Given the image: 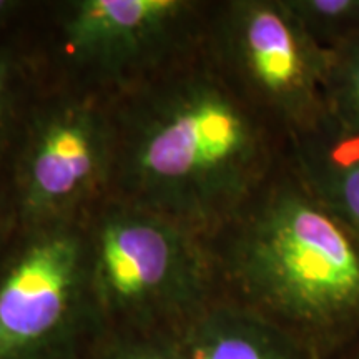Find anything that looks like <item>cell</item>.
<instances>
[{
  "label": "cell",
  "mask_w": 359,
  "mask_h": 359,
  "mask_svg": "<svg viewBox=\"0 0 359 359\" xmlns=\"http://www.w3.org/2000/svg\"><path fill=\"white\" fill-rule=\"evenodd\" d=\"M290 150V135L212 60L135 105L123 127L118 167L133 206L210 240Z\"/></svg>",
  "instance_id": "obj_1"
},
{
  "label": "cell",
  "mask_w": 359,
  "mask_h": 359,
  "mask_svg": "<svg viewBox=\"0 0 359 359\" xmlns=\"http://www.w3.org/2000/svg\"><path fill=\"white\" fill-rule=\"evenodd\" d=\"M208 241L218 298L263 314L325 359L359 338V241L291 150Z\"/></svg>",
  "instance_id": "obj_2"
},
{
  "label": "cell",
  "mask_w": 359,
  "mask_h": 359,
  "mask_svg": "<svg viewBox=\"0 0 359 359\" xmlns=\"http://www.w3.org/2000/svg\"><path fill=\"white\" fill-rule=\"evenodd\" d=\"M87 248L92 302L111 318L187 323L218 298L208 241L158 213L133 205L107 210Z\"/></svg>",
  "instance_id": "obj_3"
},
{
  "label": "cell",
  "mask_w": 359,
  "mask_h": 359,
  "mask_svg": "<svg viewBox=\"0 0 359 359\" xmlns=\"http://www.w3.org/2000/svg\"><path fill=\"white\" fill-rule=\"evenodd\" d=\"M213 64L263 114L290 135L327 114L326 48L285 0H233L212 19Z\"/></svg>",
  "instance_id": "obj_4"
},
{
  "label": "cell",
  "mask_w": 359,
  "mask_h": 359,
  "mask_svg": "<svg viewBox=\"0 0 359 359\" xmlns=\"http://www.w3.org/2000/svg\"><path fill=\"white\" fill-rule=\"evenodd\" d=\"M92 299L87 240L50 224L0 275V359H52Z\"/></svg>",
  "instance_id": "obj_5"
},
{
  "label": "cell",
  "mask_w": 359,
  "mask_h": 359,
  "mask_svg": "<svg viewBox=\"0 0 359 359\" xmlns=\"http://www.w3.org/2000/svg\"><path fill=\"white\" fill-rule=\"evenodd\" d=\"M114 163L115 137L100 110L87 102L50 107L35 120L24 148L22 213L48 226L92 196Z\"/></svg>",
  "instance_id": "obj_6"
},
{
  "label": "cell",
  "mask_w": 359,
  "mask_h": 359,
  "mask_svg": "<svg viewBox=\"0 0 359 359\" xmlns=\"http://www.w3.org/2000/svg\"><path fill=\"white\" fill-rule=\"evenodd\" d=\"M193 4L182 0H80L64 19L70 55L100 70H120L155 52Z\"/></svg>",
  "instance_id": "obj_7"
},
{
  "label": "cell",
  "mask_w": 359,
  "mask_h": 359,
  "mask_svg": "<svg viewBox=\"0 0 359 359\" xmlns=\"http://www.w3.org/2000/svg\"><path fill=\"white\" fill-rule=\"evenodd\" d=\"M177 348L185 359H320L275 321L222 298L185 323Z\"/></svg>",
  "instance_id": "obj_8"
},
{
  "label": "cell",
  "mask_w": 359,
  "mask_h": 359,
  "mask_svg": "<svg viewBox=\"0 0 359 359\" xmlns=\"http://www.w3.org/2000/svg\"><path fill=\"white\" fill-rule=\"evenodd\" d=\"M291 156L314 193L359 241V133L327 111L320 123L291 138Z\"/></svg>",
  "instance_id": "obj_9"
},
{
  "label": "cell",
  "mask_w": 359,
  "mask_h": 359,
  "mask_svg": "<svg viewBox=\"0 0 359 359\" xmlns=\"http://www.w3.org/2000/svg\"><path fill=\"white\" fill-rule=\"evenodd\" d=\"M326 52V109L339 123L359 133V34Z\"/></svg>",
  "instance_id": "obj_10"
},
{
  "label": "cell",
  "mask_w": 359,
  "mask_h": 359,
  "mask_svg": "<svg viewBox=\"0 0 359 359\" xmlns=\"http://www.w3.org/2000/svg\"><path fill=\"white\" fill-rule=\"evenodd\" d=\"M308 34L330 50L359 34V0H285Z\"/></svg>",
  "instance_id": "obj_11"
},
{
  "label": "cell",
  "mask_w": 359,
  "mask_h": 359,
  "mask_svg": "<svg viewBox=\"0 0 359 359\" xmlns=\"http://www.w3.org/2000/svg\"><path fill=\"white\" fill-rule=\"evenodd\" d=\"M105 359H185L177 344H165L155 339L116 341Z\"/></svg>",
  "instance_id": "obj_12"
},
{
  "label": "cell",
  "mask_w": 359,
  "mask_h": 359,
  "mask_svg": "<svg viewBox=\"0 0 359 359\" xmlns=\"http://www.w3.org/2000/svg\"><path fill=\"white\" fill-rule=\"evenodd\" d=\"M12 87V65L7 55L0 53V132L6 125L8 98H11Z\"/></svg>",
  "instance_id": "obj_13"
},
{
  "label": "cell",
  "mask_w": 359,
  "mask_h": 359,
  "mask_svg": "<svg viewBox=\"0 0 359 359\" xmlns=\"http://www.w3.org/2000/svg\"><path fill=\"white\" fill-rule=\"evenodd\" d=\"M325 359H359V338Z\"/></svg>",
  "instance_id": "obj_14"
},
{
  "label": "cell",
  "mask_w": 359,
  "mask_h": 359,
  "mask_svg": "<svg viewBox=\"0 0 359 359\" xmlns=\"http://www.w3.org/2000/svg\"><path fill=\"white\" fill-rule=\"evenodd\" d=\"M20 7L19 2H12V0H0V25H4L8 20L17 8Z\"/></svg>",
  "instance_id": "obj_15"
}]
</instances>
